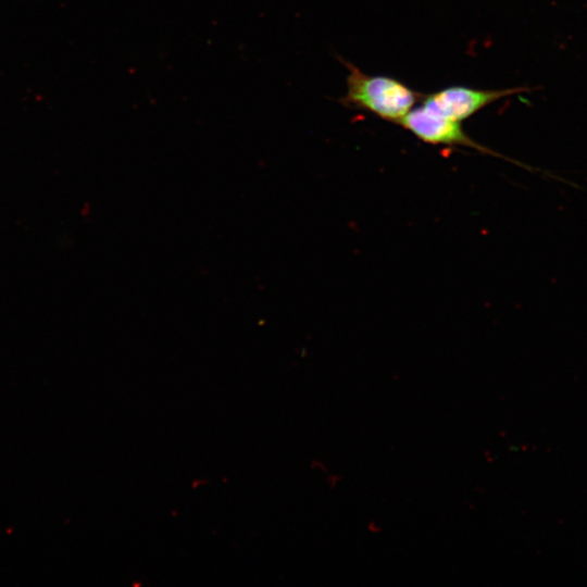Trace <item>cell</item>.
Listing matches in <instances>:
<instances>
[{
    "label": "cell",
    "mask_w": 587,
    "mask_h": 587,
    "mask_svg": "<svg viewBox=\"0 0 587 587\" xmlns=\"http://www.w3.org/2000/svg\"><path fill=\"white\" fill-rule=\"evenodd\" d=\"M341 61L348 75L347 90L339 101L349 109L363 110L398 125L424 96L394 77L370 75Z\"/></svg>",
    "instance_id": "cell-1"
},
{
    "label": "cell",
    "mask_w": 587,
    "mask_h": 587,
    "mask_svg": "<svg viewBox=\"0 0 587 587\" xmlns=\"http://www.w3.org/2000/svg\"><path fill=\"white\" fill-rule=\"evenodd\" d=\"M398 125L429 145L463 146L475 149L478 152L504 159L530 172H544L478 143L464 132L461 122L448 118L424 104L413 108Z\"/></svg>",
    "instance_id": "cell-2"
},
{
    "label": "cell",
    "mask_w": 587,
    "mask_h": 587,
    "mask_svg": "<svg viewBox=\"0 0 587 587\" xmlns=\"http://www.w3.org/2000/svg\"><path fill=\"white\" fill-rule=\"evenodd\" d=\"M534 88L516 86L502 89H475L465 86H451L429 95H424L422 104L433 111L451 118L463 122L482 109L500 99L532 91Z\"/></svg>",
    "instance_id": "cell-3"
}]
</instances>
